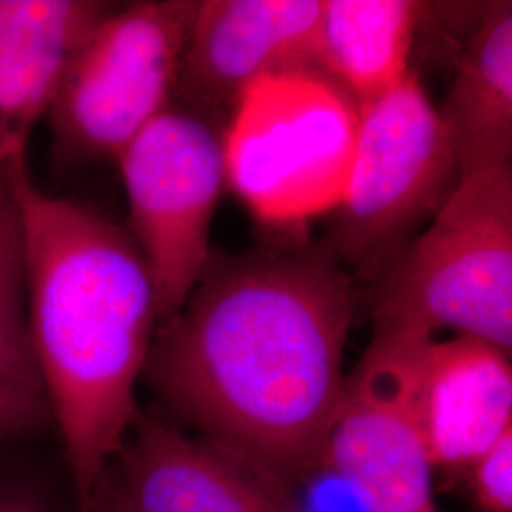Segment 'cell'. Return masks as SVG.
<instances>
[{
  "instance_id": "obj_2",
  "label": "cell",
  "mask_w": 512,
  "mask_h": 512,
  "mask_svg": "<svg viewBox=\"0 0 512 512\" xmlns=\"http://www.w3.org/2000/svg\"><path fill=\"white\" fill-rule=\"evenodd\" d=\"M6 175L25 236L33 351L84 512L143 412L135 389L160 325L156 291L126 228L44 192L27 154Z\"/></svg>"
},
{
  "instance_id": "obj_21",
  "label": "cell",
  "mask_w": 512,
  "mask_h": 512,
  "mask_svg": "<svg viewBox=\"0 0 512 512\" xmlns=\"http://www.w3.org/2000/svg\"><path fill=\"white\" fill-rule=\"evenodd\" d=\"M421 512H439V511H437V507H435V509H427V511H421Z\"/></svg>"
},
{
  "instance_id": "obj_19",
  "label": "cell",
  "mask_w": 512,
  "mask_h": 512,
  "mask_svg": "<svg viewBox=\"0 0 512 512\" xmlns=\"http://www.w3.org/2000/svg\"><path fill=\"white\" fill-rule=\"evenodd\" d=\"M84 512H124L122 505L118 503V499H116V495L112 492V488H110L109 482H107L105 476L101 478L99 486L95 488L92 501H90V505L86 507V511Z\"/></svg>"
},
{
  "instance_id": "obj_13",
  "label": "cell",
  "mask_w": 512,
  "mask_h": 512,
  "mask_svg": "<svg viewBox=\"0 0 512 512\" xmlns=\"http://www.w3.org/2000/svg\"><path fill=\"white\" fill-rule=\"evenodd\" d=\"M439 110L459 181L511 167L512 4L490 2L478 19Z\"/></svg>"
},
{
  "instance_id": "obj_4",
  "label": "cell",
  "mask_w": 512,
  "mask_h": 512,
  "mask_svg": "<svg viewBox=\"0 0 512 512\" xmlns=\"http://www.w3.org/2000/svg\"><path fill=\"white\" fill-rule=\"evenodd\" d=\"M456 156L420 76L359 107L348 179L325 243L355 279L376 281L458 186Z\"/></svg>"
},
{
  "instance_id": "obj_15",
  "label": "cell",
  "mask_w": 512,
  "mask_h": 512,
  "mask_svg": "<svg viewBox=\"0 0 512 512\" xmlns=\"http://www.w3.org/2000/svg\"><path fill=\"white\" fill-rule=\"evenodd\" d=\"M0 384L44 395L27 317V256L19 209L0 198Z\"/></svg>"
},
{
  "instance_id": "obj_8",
  "label": "cell",
  "mask_w": 512,
  "mask_h": 512,
  "mask_svg": "<svg viewBox=\"0 0 512 512\" xmlns=\"http://www.w3.org/2000/svg\"><path fill=\"white\" fill-rule=\"evenodd\" d=\"M433 338L374 332L321 454V473L349 486L368 512L435 509L433 467L416 410V361Z\"/></svg>"
},
{
  "instance_id": "obj_20",
  "label": "cell",
  "mask_w": 512,
  "mask_h": 512,
  "mask_svg": "<svg viewBox=\"0 0 512 512\" xmlns=\"http://www.w3.org/2000/svg\"><path fill=\"white\" fill-rule=\"evenodd\" d=\"M6 167L8 165L0 162V198H4L8 192H10V186H8V175H6Z\"/></svg>"
},
{
  "instance_id": "obj_1",
  "label": "cell",
  "mask_w": 512,
  "mask_h": 512,
  "mask_svg": "<svg viewBox=\"0 0 512 512\" xmlns=\"http://www.w3.org/2000/svg\"><path fill=\"white\" fill-rule=\"evenodd\" d=\"M357 308L327 245L211 253L158 325L143 380L200 439L298 488L321 473Z\"/></svg>"
},
{
  "instance_id": "obj_17",
  "label": "cell",
  "mask_w": 512,
  "mask_h": 512,
  "mask_svg": "<svg viewBox=\"0 0 512 512\" xmlns=\"http://www.w3.org/2000/svg\"><path fill=\"white\" fill-rule=\"evenodd\" d=\"M50 420L44 395L0 384V439L33 433Z\"/></svg>"
},
{
  "instance_id": "obj_9",
  "label": "cell",
  "mask_w": 512,
  "mask_h": 512,
  "mask_svg": "<svg viewBox=\"0 0 512 512\" xmlns=\"http://www.w3.org/2000/svg\"><path fill=\"white\" fill-rule=\"evenodd\" d=\"M105 478L124 512H306L293 486L145 412Z\"/></svg>"
},
{
  "instance_id": "obj_3",
  "label": "cell",
  "mask_w": 512,
  "mask_h": 512,
  "mask_svg": "<svg viewBox=\"0 0 512 512\" xmlns=\"http://www.w3.org/2000/svg\"><path fill=\"white\" fill-rule=\"evenodd\" d=\"M374 332L456 330L511 353L512 167L458 181L374 281Z\"/></svg>"
},
{
  "instance_id": "obj_14",
  "label": "cell",
  "mask_w": 512,
  "mask_h": 512,
  "mask_svg": "<svg viewBox=\"0 0 512 512\" xmlns=\"http://www.w3.org/2000/svg\"><path fill=\"white\" fill-rule=\"evenodd\" d=\"M420 2L323 0L317 71L363 107L395 90L408 74Z\"/></svg>"
},
{
  "instance_id": "obj_7",
  "label": "cell",
  "mask_w": 512,
  "mask_h": 512,
  "mask_svg": "<svg viewBox=\"0 0 512 512\" xmlns=\"http://www.w3.org/2000/svg\"><path fill=\"white\" fill-rule=\"evenodd\" d=\"M128 194L129 236L152 275L160 323L200 279L226 184L224 133L205 110L173 99L116 160Z\"/></svg>"
},
{
  "instance_id": "obj_10",
  "label": "cell",
  "mask_w": 512,
  "mask_h": 512,
  "mask_svg": "<svg viewBox=\"0 0 512 512\" xmlns=\"http://www.w3.org/2000/svg\"><path fill=\"white\" fill-rule=\"evenodd\" d=\"M321 8L323 0H198L173 99L234 109L268 74L317 71Z\"/></svg>"
},
{
  "instance_id": "obj_12",
  "label": "cell",
  "mask_w": 512,
  "mask_h": 512,
  "mask_svg": "<svg viewBox=\"0 0 512 512\" xmlns=\"http://www.w3.org/2000/svg\"><path fill=\"white\" fill-rule=\"evenodd\" d=\"M116 6L103 0H0L2 164L27 154L74 55Z\"/></svg>"
},
{
  "instance_id": "obj_11",
  "label": "cell",
  "mask_w": 512,
  "mask_h": 512,
  "mask_svg": "<svg viewBox=\"0 0 512 512\" xmlns=\"http://www.w3.org/2000/svg\"><path fill=\"white\" fill-rule=\"evenodd\" d=\"M416 410L433 471L465 473L512 431L511 353L471 336L423 344Z\"/></svg>"
},
{
  "instance_id": "obj_16",
  "label": "cell",
  "mask_w": 512,
  "mask_h": 512,
  "mask_svg": "<svg viewBox=\"0 0 512 512\" xmlns=\"http://www.w3.org/2000/svg\"><path fill=\"white\" fill-rule=\"evenodd\" d=\"M476 512H512V431L465 471Z\"/></svg>"
},
{
  "instance_id": "obj_18",
  "label": "cell",
  "mask_w": 512,
  "mask_h": 512,
  "mask_svg": "<svg viewBox=\"0 0 512 512\" xmlns=\"http://www.w3.org/2000/svg\"><path fill=\"white\" fill-rule=\"evenodd\" d=\"M0 512H61L35 488L12 480H0Z\"/></svg>"
},
{
  "instance_id": "obj_5",
  "label": "cell",
  "mask_w": 512,
  "mask_h": 512,
  "mask_svg": "<svg viewBox=\"0 0 512 512\" xmlns=\"http://www.w3.org/2000/svg\"><path fill=\"white\" fill-rule=\"evenodd\" d=\"M359 107L315 69L268 74L241 93L224 133L226 183L268 222L334 209L344 192Z\"/></svg>"
},
{
  "instance_id": "obj_6",
  "label": "cell",
  "mask_w": 512,
  "mask_h": 512,
  "mask_svg": "<svg viewBox=\"0 0 512 512\" xmlns=\"http://www.w3.org/2000/svg\"><path fill=\"white\" fill-rule=\"evenodd\" d=\"M198 0L116 6L74 55L46 116L59 169L116 162L175 97Z\"/></svg>"
}]
</instances>
